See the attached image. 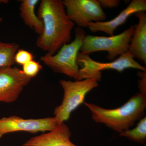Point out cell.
<instances>
[{
    "instance_id": "6da1fadb",
    "label": "cell",
    "mask_w": 146,
    "mask_h": 146,
    "mask_svg": "<svg viewBox=\"0 0 146 146\" xmlns=\"http://www.w3.org/2000/svg\"><path fill=\"white\" fill-rule=\"evenodd\" d=\"M37 16L44 25L42 34L36 40L38 48L52 55L70 42L74 23L69 19L60 0H42Z\"/></svg>"
},
{
    "instance_id": "7a4b0ae2",
    "label": "cell",
    "mask_w": 146,
    "mask_h": 146,
    "mask_svg": "<svg viewBox=\"0 0 146 146\" xmlns=\"http://www.w3.org/2000/svg\"><path fill=\"white\" fill-rule=\"evenodd\" d=\"M96 122L103 123L120 133L129 129L145 115L146 95L138 93L121 107L106 109L94 104L84 102Z\"/></svg>"
},
{
    "instance_id": "3957f363",
    "label": "cell",
    "mask_w": 146,
    "mask_h": 146,
    "mask_svg": "<svg viewBox=\"0 0 146 146\" xmlns=\"http://www.w3.org/2000/svg\"><path fill=\"white\" fill-rule=\"evenodd\" d=\"M74 40L65 44L56 54L46 53L40 58V60L55 73L64 74L78 80L79 66L77 60L79 51L83 44L86 33L83 29L78 27L75 30Z\"/></svg>"
},
{
    "instance_id": "277c9868",
    "label": "cell",
    "mask_w": 146,
    "mask_h": 146,
    "mask_svg": "<svg viewBox=\"0 0 146 146\" xmlns=\"http://www.w3.org/2000/svg\"><path fill=\"white\" fill-rule=\"evenodd\" d=\"M64 91L61 104L55 108L54 115L58 125L70 119L71 113L84 102L89 92L98 86L94 79L75 81L61 80L59 81Z\"/></svg>"
},
{
    "instance_id": "5b68a950",
    "label": "cell",
    "mask_w": 146,
    "mask_h": 146,
    "mask_svg": "<svg viewBox=\"0 0 146 146\" xmlns=\"http://www.w3.org/2000/svg\"><path fill=\"white\" fill-rule=\"evenodd\" d=\"M78 65L81 68L79 71L78 80L86 79H94L97 81L102 78V71L113 70L122 72L126 69L133 68L146 72L145 67L134 60L130 53L120 56L116 60L108 63H101L92 59L89 54L79 52L77 60Z\"/></svg>"
},
{
    "instance_id": "8992f818",
    "label": "cell",
    "mask_w": 146,
    "mask_h": 146,
    "mask_svg": "<svg viewBox=\"0 0 146 146\" xmlns=\"http://www.w3.org/2000/svg\"><path fill=\"white\" fill-rule=\"evenodd\" d=\"M134 30V27L131 25L126 30L117 35L110 36L86 35L80 49L81 53L89 55L95 52L105 51L108 52V59L114 60L118 56L128 52Z\"/></svg>"
},
{
    "instance_id": "52a82bcc",
    "label": "cell",
    "mask_w": 146,
    "mask_h": 146,
    "mask_svg": "<svg viewBox=\"0 0 146 146\" xmlns=\"http://www.w3.org/2000/svg\"><path fill=\"white\" fill-rule=\"evenodd\" d=\"M68 18L79 27H88L90 22H103L106 18L97 0H63Z\"/></svg>"
},
{
    "instance_id": "ba28073f",
    "label": "cell",
    "mask_w": 146,
    "mask_h": 146,
    "mask_svg": "<svg viewBox=\"0 0 146 146\" xmlns=\"http://www.w3.org/2000/svg\"><path fill=\"white\" fill-rule=\"evenodd\" d=\"M54 117L25 119L16 115L0 118V139L7 133L26 131L33 133L54 130L58 126Z\"/></svg>"
},
{
    "instance_id": "9c48e42d",
    "label": "cell",
    "mask_w": 146,
    "mask_h": 146,
    "mask_svg": "<svg viewBox=\"0 0 146 146\" xmlns=\"http://www.w3.org/2000/svg\"><path fill=\"white\" fill-rule=\"evenodd\" d=\"M31 79L17 67L0 68V102L16 101Z\"/></svg>"
},
{
    "instance_id": "30bf717a",
    "label": "cell",
    "mask_w": 146,
    "mask_h": 146,
    "mask_svg": "<svg viewBox=\"0 0 146 146\" xmlns=\"http://www.w3.org/2000/svg\"><path fill=\"white\" fill-rule=\"evenodd\" d=\"M146 10L145 0H133L114 19L105 22H90L88 28L92 32H104L110 36H113L115 30L118 27L123 25L131 15Z\"/></svg>"
},
{
    "instance_id": "8fae6325",
    "label": "cell",
    "mask_w": 146,
    "mask_h": 146,
    "mask_svg": "<svg viewBox=\"0 0 146 146\" xmlns=\"http://www.w3.org/2000/svg\"><path fill=\"white\" fill-rule=\"evenodd\" d=\"M71 132L64 123L56 128L30 138L21 146H77L70 141Z\"/></svg>"
},
{
    "instance_id": "7c38bea8",
    "label": "cell",
    "mask_w": 146,
    "mask_h": 146,
    "mask_svg": "<svg viewBox=\"0 0 146 146\" xmlns=\"http://www.w3.org/2000/svg\"><path fill=\"white\" fill-rule=\"evenodd\" d=\"M139 22L134 26L128 52L133 58H136L146 64V14L142 11L135 13Z\"/></svg>"
},
{
    "instance_id": "4fadbf2b",
    "label": "cell",
    "mask_w": 146,
    "mask_h": 146,
    "mask_svg": "<svg viewBox=\"0 0 146 146\" xmlns=\"http://www.w3.org/2000/svg\"><path fill=\"white\" fill-rule=\"evenodd\" d=\"M39 0H23L21 1L20 16L25 24L36 33L40 35L43 33L44 25L42 20L35 13V8Z\"/></svg>"
},
{
    "instance_id": "5bb4252c",
    "label": "cell",
    "mask_w": 146,
    "mask_h": 146,
    "mask_svg": "<svg viewBox=\"0 0 146 146\" xmlns=\"http://www.w3.org/2000/svg\"><path fill=\"white\" fill-rule=\"evenodd\" d=\"M19 48L16 43L0 41V68L12 67L15 64L14 57Z\"/></svg>"
},
{
    "instance_id": "9a60e30c",
    "label": "cell",
    "mask_w": 146,
    "mask_h": 146,
    "mask_svg": "<svg viewBox=\"0 0 146 146\" xmlns=\"http://www.w3.org/2000/svg\"><path fill=\"white\" fill-rule=\"evenodd\" d=\"M119 136L125 137L137 143L144 144L146 141V117L140 119L136 127L128 129L119 133Z\"/></svg>"
},
{
    "instance_id": "2e32d148",
    "label": "cell",
    "mask_w": 146,
    "mask_h": 146,
    "mask_svg": "<svg viewBox=\"0 0 146 146\" xmlns=\"http://www.w3.org/2000/svg\"><path fill=\"white\" fill-rule=\"evenodd\" d=\"M42 69L40 63L33 60L23 65L22 70L26 76L32 78L36 76Z\"/></svg>"
},
{
    "instance_id": "e0dca14e",
    "label": "cell",
    "mask_w": 146,
    "mask_h": 146,
    "mask_svg": "<svg viewBox=\"0 0 146 146\" xmlns=\"http://www.w3.org/2000/svg\"><path fill=\"white\" fill-rule=\"evenodd\" d=\"M34 56L32 53L23 49H18L14 57L15 63L23 66L26 63L33 60Z\"/></svg>"
},
{
    "instance_id": "ac0fdd59",
    "label": "cell",
    "mask_w": 146,
    "mask_h": 146,
    "mask_svg": "<svg viewBox=\"0 0 146 146\" xmlns=\"http://www.w3.org/2000/svg\"><path fill=\"white\" fill-rule=\"evenodd\" d=\"M138 75L141 78L138 81L140 93L146 95V72L138 71Z\"/></svg>"
},
{
    "instance_id": "d6986e66",
    "label": "cell",
    "mask_w": 146,
    "mask_h": 146,
    "mask_svg": "<svg viewBox=\"0 0 146 146\" xmlns=\"http://www.w3.org/2000/svg\"><path fill=\"white\" fill-rule=\"evenodd\" d=\"M98 1L102 7L106 8H112L117 7L120 2L118 0H98Z\"/></svg>"
},
{
    "instance_id": "ffe728a7",
    "label": "cell",
    "mask_w": 146,
    "mask_h": 146,
    "mask_svg": "<svg viewBox=\"0 0 146 146\" xmlns=\"http://www.w3.org/2000/svg\"><path fill=\"white\" fill-rule=\"evenodd\" d=\"M9 2V1L7 0H0V4L7 3Z\"/></svg>"
},
{
    "instance_id": "44dd1931",
    "label": "cell",
    "mask_w": 146,
    "mask_h": 146,
    "mask_svg": "<svg viewBox=\"0 0 146 146\" xmlns=\"http://www.w3.org/2000/svg\"><path fill=\"white\" fill-rule=\"evenodd\" d=\"M3 18H1V17H0V23H1L2 21H3Z\"/></svg>"
}]
</instances>
